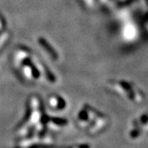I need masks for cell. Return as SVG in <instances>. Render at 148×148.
<instances>
[{
  "label": "cell",
  "mask_w": 148,
  "mask_h": 148,
  "mask_svg": "<svg viewBox=\"0 0 148 148\" xmlns=\"http://www.w3.org/2000/svg\"><path fill=\"white\" fill-rule=\"evenodd\" d=\"M13 64L21 77L27 80H37L40 77L41 73H45L48 81L54 82L50 71L44 69L42 63L35 59L31 50L25 47L16 49L13 54Z\"/></svg>",
  "instance_id": "obj_1"
},
{
  "label": "cell",
  "mask_w": 148,
  "mask_h": 148,
  "mask_svg": "<svg viewBox=\"0 0 148 148\" xmlns=\"http://www.w3.org/2000/svg\"><path fill=\"white\" fill-rule=\"evenodd\" d=\"M40 44L41 45V48L45 49V51L46 52L48 55H49L51 58H53V60H56L55 58H57V52L55 53V50L53 49V48L51 47V45H49V43L46 42L45 40V39H41L40 40Z\"/></svg>",
  "instance_id": "obj_2"
},
{
  "label": "cell",
  "mask_w": 148,
  "mask_h": 148,
  "mask_svg": "<svg viewBox=\"0 0 148 148\" xmlns=\"http://www.w3.org/2000/svg\"><path fill=\"white\" fill-rule=\"evenodd\" d=\"M51 120L54 123H56V124H58V125H64V124H66L68 121L66 120V119H60V118H53V119H51Z\"/></svg>",
  "instance_id": "obj_3"
},
{
  "label": "cell",
  "mask_w": 148,
  "mask_h": 148,
  "mask_svg": "<svg viewBox=\"0 0 148 148\" xmlns=\"http://www.w3.org/2000/svg\"><path fill=\"white\" fill-rule=\"evenodd\" d=\"M57 101H58V106H57V108H58V110L64 109V107H65V101H64V99H62L59 96H57Z\"/></svg>",
  "instance_id": "obj_4"
},
{
  "label": "cell",
  "mask_w": 148,
  "mask_h": 148,
  "mask_svg": "<svg viewBox=\"0 0 148 148\" xmlns=\"http://www.w3.org/2000/svg\"><path fill=\"white\" fill-rule=\"evenodd\" d=\"M79 118L81 119H87V113L86 112V111H82L81 113H80L79 114Z\"/></svg>",
  "instance_id": "obj_5"
},
{
  "label": "cell",
  "mask_w": 148,
  "mask_h": 148,
  "mask_svg": "<svg viewBox=\"0 0 148 148\" xmlns=\"http://www.w3.org/2000/svg\"><path fill=\"white\" fill-rule=\"evenodd\" d=\"M4 27H5V23H4V21L3 20L2 16L0 15V32L4 29Z\"/></svg>",
  "instance_id": "obj_6"
},
{
  "label": "cell",
  "mask_w": 148,
  "mask_h": 148,
  "mask_svg": "<svg viewBox=\"0 0 148 148\" xmlns=\"http://www.w3.org/2000/svg\"><path fill=\"white\" fill-rule=\"evenodd\" d=\"M101 1L104 4H108V3H110V0H101Z\"/></svg>",
  "instance_id": "obj_7"
},
{
  "label": "cell",
  "mask_w": 148,
  "mask_h": 148,
  "mask_svg": "<svg viewBox=\"0 0 148 148\" xmlns=\"http://www.w3.org/2000/svg\"><path fill=\"white\" fill-rule=\"evenodd\" d=\"M121 1H122V0H121ZM123 1H124V0H123Z\"/></svg>",
  "instance_id": "obj_8"
}]
</instances>
